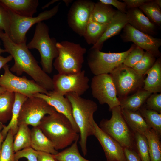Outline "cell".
<instances>
[{
	"mask_svg": "<svg viewBox=\"0 0 161 161\" xmlns=\"http://www.w3.org/2000/svg\"><path fill=\"white\" fill-rule=\"evenodd\" d=\"M10 18L8 10L0 4V31H4L9 35Z\"/></svg>",
	"mask_w": 161,
	"mask_h": 161,
	"instance_id": "obj_39",
	"label": "cell"
},
{
	"mask_svg": "<svg viewBox=\"0 0 161 161\" xmlns=\"http://www.w3.org/2000/svg\"><path fill=\"white\" fill-rule=\"evenodd\" d=\"M6 91H7V90L5 88L0 86V94Z\"/></svg>",
	"mask_w": 161,
	"mask_h": 161,
	"instance_id": "obj_49",
	"label": "cell"
},
{
	"mask_svg": "<svg viewBox=\"0 0 161 161\" xmlns=\"http://www.w3.org/2000/svg\"><path fill=\"white\" fill-rule=\"evenodd\" d=\"M38 161H58L53 155L48 153L37 151Z\"/></svg>",
	"mask_w": 161,
	"mask_h": 161,
	"instance_id": "obj_44",
	"label": "cell"
},
{
	"mask_svg": "<svg viewBox=\"0 0 161 161\" xmlns=\"http://www.w3.org/2000/svg\"><path fill=\"white\" fill-rule=\"evenodd\" d=\"M111 111V118L103 119L99 127L123 148L134 150V133L123 118L120 106L114 107Z\"/></svg>",
	"mask_w": 161,
	"mask_h": 161,
	"instance_id": "obj_6",
	"label": "cell"
},
{
	"mask_svg": "<svg viewBox=\"0 0 161 161\" xmlns=\"http://www.w3.org/2000/svg\"><path fill=\"white\" fill-rule=\"evenodd\" d=\"M122 116L126 123L134 133L144 135L151 128L148 125L139 111H133L121 108Z\"/></svg>",
	"mask_w": 161,
	"mask_h": 161,
	"instance_id": "obj_23",
	"label": "cell"
},
{
	"mask_svg": "<svg viewBox=\"0 0 161 161\" xmlns=\"http://www.w3.org/2000/svg\"><path fill=\"white\" fill-rule=\"evenodd\" d=\"M77 140L71 146L54 155L58 161H90L83 157L80 154Z\"/></svg>",
	"mask_w": 161,
	"mask_h": 161,
	"instance_id": "obj_32",
	"label": "cell"
},
{
	"mask_svg": "<svg viewBox=\"0 0 161 161\" xmlns=\"http://www.w3.org/2000/svg\"><path fill=\"white\" fill-rule=\"evenodd\" d=\"M0 38L3 42L5 52L9 53L14 60V64L10 69L11 72L18 76L25 72L45 89L48 91L53 90L52 78L38 65L26 43L16 44L3 31H0Z\"/></svg>",
	"mask_w": 161,
	"mask_h": 161,
	"instance_id": "obj_1",
	"label": "cell"
},
{
	"mask_svg": "<svg viewBox=\"0 0 161 161\" xmlns=\"http://www.w3.org/2000/svg\"><path fill=\"white\" fill-rule=\"evenodd\" d=\"M18 126L13 142V148L15 153L30 147L31 146V129L26 124H21Z\"/></svg>",
	"mask_w": 161,
	"mask_h": 161,
	"instance_id": "obj_28",
	"label": "cell"
},
{
	"mask_svg": "<svg viewBox=\"0 0 161 161\" xmlns=\"http://www.w3.org/2000/svg\"><path fill=\"white\" fill-rule=\"evenodd\" d=\"M60 3L50 10L44 11L35 17H26L18 15L7 10L10 18L9 36L16 44L26 43V34L29 29L35 24L49 19L58 13Z\"/></svg>",
	"mask_w": 161,
	"mask_h": 161,
	"instance_id": "obj_7",
	"label": "cell"
},
{
	"mask_svg": "<svg viewBox=\"0 0 161 161\" xmlns=\"http://www.w3.org/2000/svg\"><path fill=\"white\" fill-rule=\"evenodd\" d=\"M156 58L151 53L145 51L141 59L132 69L138 74L144 76L154 64Z\"/></svg>",
	"mask_w": 161,
	"mask_h": 161,
	"instance_id": "obj_36",
	"label": "cell"
},
{
	"mask_svg": "<svg viewBox=\"0 0 161 161\" xmlns=\"http://www.w3.org/2000/svg\"><path fill=\"white\" fill-rule=\"evenodd\" d=\"M116 11L111 5L99 1L95 3L90 19L99 23L108 24L113 19Z\"/></svg>",
	"mask_w": 161,
	"mask_h": 161,
	"instance_id": "obj_26",
	"label": "cell"
},
{
	"mask_svg": "<svg viewBox=\"0 0 161 161\" xmlns=\"http://www.w3.org/2000/svg\"><path fill=\"white\" fill-rule=\"evenodd\" d=\"M33 97L43 99L54 107L57 112L65 115L69 120L77 132L79 133L78 128L73 117L71 103L65 96L53 90L48 91L47 94L36 93Z\"/></svg>",
	"mask_w": 161,
	"mask_h": 161,
	"instance_id": "obj_17",
	"label": "cell"
},
{
	"mask_svg": "<svg viewBox=\"0 0 161 161\" xmlns=\"http://www.w3.org/2000/svg\"><path fill=\"white\" fill-rule=\"evenodd\" d=\"M148 125L161 138V113L148 109L143 105L139 110Z\"/></svg>",
	"mask_w": 161,
	"mask_h": 161,
	"instance_id": "obj_31",
	"label": "cell"
},
{
	"mask_svg": "<svg viewBox=\"0 0 161 161\" xmlns=\"http://www.w3.org/2000/svg\"><path fill=\"white\" fill-rule=\"evenodd\" d=\"M65 96L69 101L72 116L79 131V143L84 156L86 155L88 137L93 135V118L97 109L96 103L92 100L84 98L74 93H69Z\"/></svg>",
	"mask_w": 161,
	"mask_h": 161,
	"instance_id": "obj_3",
	"label": "cell"
},
{
	"mask_svg": "<svg viewBox=\"0 0 161 161\" xmlns=\"http://www.w3.org/2000/svg\"><path fill=\"white\" fill-rule=\"evenodd\" d=\"M15 93V100L13 106L12 115L10 121L7 126L4 125L1 131V134L5 139L9 131L11 130L15 135L18 128V119L21 106L28 97L25 95L17 93Z\"/></svg>",
	"mask_w": 161,
	"mask_h": 161,
	"instance_id": "obj_25",
	"label": "cell"
},
{
	"mask_svg": "<svg viewBox=\"0 0 161 161\" xmlns=\"http://www.w3.org/2000/svg\"><path fill=\"white\" fill-rule=\"evenodd\" d=\"M85 72L83 70L75 74L54 75L52 78L53 90L64 96L71 92L81 96L89 88V79Z\"/></svg>",
	"mask_w": 161,
	"mask_h": 161,
	"instance_id": "obj_13",
	"label": "cell"
},
{
	"mask_svg": "<svg viewBox=\"0 0 161 161\" xmlns=\"http://www.w3.org/2000/svg\"><path fill=\"white\" fill-rule=\"evenodd\" d=\"M128 24L135 29L151 35L156 33L155 24L139 8L128 9L126 13Z\"/></svg>",
	"mask_w": 161,
	"mask_h": 161,
	"instance_id": "obj_18",
	"label": "cell"
},
{
	"mask_svg": "<svg viewBox=\"0 0 161 161\" xmlns=\"http://www.w3.org/2000/svg\"><path fill=\"white\" fill-rule=\"evenodd\" d=\"M30 147L37 151H42L54 155L58 153L52 143L43 133L38 126L31 129Z\"/></svg>",
	"mask_w": 161,
	"mask_h": 161,
	"instance_id": "obj_22",
	"label": "cell"
},
{
	"mask_svg": "<svg viewBox=\"0 0 161 161\" xmlns=\"http://www.w3.org/2000/svg\"><path fill=\"white\" fill-rule=\"evenodd\" d=\"M155 2L160 7H161V0H155Z\"/></svg>",
	"mask_w": 161,
	"mask_h": 161,
	"instance_id": "obj_48",
	"label": "cell"
},
{
	"mask_svg": "<svg viewBox=\"0 0 161 161\" xmlns=\"http://www.w3.org/2000/svg\"><path fill=\"white\" fill-rule=\"evenodd\" d=\"M91 87L93 97L100 104H107L110 111L120 106L115 86L110 74L95 75L92 78Z\"/></svg>",
	"mask_w": 161,
	"mask_h": 161,
	"instance_id": "obj_12",
	"label": "cell"
},
{
	"mask_svg": "<svg viewBox=\"0 0 161 161\" xmlns=\"http://www.w3.org/2000/svg\"><path fill=\"white\" fill-rule=\"evenodd\" d=\"M108 24L99 23L90 18L83 36L87 43L95 44L102 36Z\"/></svg>",
	"mask_w": 161,
	"mask_h": 161,
	"instance_id": "obj_29",
	"label": "cell"
},
{
	"mask_svg": "<svg viewBox=\"0 0 161 161\" xmlns=\"http://www.w3.org/2000/svg\"><path fill=\"white\" fill-rule=\"evenodd\" d=\"M56 45L58 55L53 65L58 73L69 75L81 72L86 49L67 41L57 42Z\"/></svg>",
	"mask_w": 161,
	"mask_h": 161,
	"instance_id": "obj_4",
	"label": "cell"
},
{
	"mask_svg": "<svg viewBox=\"0 0 161 161\" xmlns=\"http://www.w3.org/2000/svg\"><path fill=\"white\" fill-rule=\"evenodd\" d=\"M15 100V93L6 91L0 94V122L3 123L10 120Z\"/></svg>",
	"mask_w": 161,
	"mask_h": 161,
	"instance_id": "obj_27",
	"label": "cell"
},
{
	"mask_svg": "<svg viewBox=\"0 0 161 161\" xmlns=\"http://www.w3.org/2000/svg\"><path fill=\"white\" fill-rule=\"evenodd\" d=\"M0 4L18 15L32 17L37 12L39 3L38 0H0Z\"/></svg>",
	"mask_w": 161,
	"mask_h": 161,
	"instance_id": "obj_19",
	"label": "cell"
},
{
	"mask_svg": "<svg viewBox=\"0 0 161 161\" xmlns=\"http://www.w3.org/2000/svg\"><path fill=\"white\" fill-rule=\"evenodd\" d=\"M99 1L104 4L114 6L123 13L126 14V6L124 2L117 0H100Z\"/></svg>",
	"mask_w": 161,
	"mask_h": 161,
	"instance_id": "obj_41",
	"label": "cell"
},
{
	"mask_svg": "<svg viewBox=\"0 0 161 161\" xmlns=\"http://www.w3.org/2000/svg\"><path fill=\"white\" fill-rule=\"evenodd\" d=\"M48 26L42 21L37 24L33 37L27 46L28 49H37L41 57L42 69L46 73L50 74L53 69V61L58 55L56 47L57 42L49 34Z\"/></svg>",
	"mask_w": 161,
	"mask_h": 161,
	"instance_id": "obj_5",
	"label": "cell"
},
{
	"mask_svg": "<svg viewBox=\"0 0 161 161\" xmlns=\"http://www.w3.org/2000/svg\"><path fill=\"white\" fill-rule=\"evenodd\" d=\"M14 135L10 130L2 145L0 152V161H16L13 148Z\"/></svg>",
	"mask_w": 161,
	"mask_h": 161,
	"instance_id": "obj_34",
	"label": "cell"
},
{
	"mask_svg": "<svg viewBox=\"0 0 161 161\" xmlns=\"http://www.w3.org/2000/svg\"><path fill=\"white\" fill-rule=\"evenodd\" d=\"M145 53L144 50L135 44L133 48L125 58L123 64L132 68L141 59Z\"/></svg>",
	"mask_w": 161,
	"mask_h": 161,
	"instance_id": "obj_37",
	"label": "cell"
},
{
	"mask_svg": "<svg viewBox=\"0 0 161 161\" xmlns=\"http://www.w3.org/2000/svg\"><path fill=\"white\" fill-rule=\"evenodd\" d=\"M58 0H52L49 2H48L47 4H46L45 5L42 7L41 8L42 9H44L48 7L50 5L54 3L55 2L59 1Z\"/></svg>",
	"mask_w": 161,
	"mask_h": 161,
	"instance_id": "obj_47",
	"label": "cell"
},
{
	"mask_svg": "<svg viewBox=\"0 0 161 161\" xmlns=\"http://www.w3.org/2000/svg\"><path fill=\"white\" fill-rule=\"evenodd\" d=\"M94 135L98 140L104 151L107 161H126L124 148L99 127L94 120Z\"/></svg>",
	"mask_w": 161,
	"mask_h": 161,
	"instance_id": "obj_16",
	"label": "cell"
},
{
	"mask_svg": "<svg viewBox=\"0 0 161 161\" xmlns=\"http://www.w3.org/2000/svg\"><path fill=\"white\" fill-rule=\"evenodd\" d=\"M135 44L132 45L127 50L121 52H104L91 48L87 56V64L95 75L110 74L123 63Z\"/></svg>",
	"mask_w": 161,
	"mask_h": 161,
	"instance_id": "obj_8",
	"label": "cell"
},
{
	"mask_svg": "<svg viewBox=\"0 0 161 161\" xmlns=\"http://www.w3.org/2000/svg\"><path fill=\"white\" fill-rule=\"evenodd\" d=\"M128 24L126 14L117 10L100 38L91 48L100 50L104 42L118 34Z\"/></svg>",
	"mask_w": 161,
	"mask_h": 161,
	"instance_id": "obj_20",
	"label": "cell"
},
{
	"mask_svg": "<svg viewBox=\"0 0 161 161\" xmlns=\"http://www.w3.org/2000/svg\"><path fill=\"white\" fill-rule=\"evenodd\" d=\"M143 88L151 93L161 92V59L156 60L152 66L147 72Z\"/></svg>",
	"mask_w": 161,
	"mask_h": 161,
	"instance_id": "obj_21",
	"label": "cell"
},
{
	"mask_svg": "<svg viewBox=\"0 0 161 161\" xmlns=\"http://www.w3.org/2000/svg\"><path fill=\"white\" fill-rule=\"evenodd\" d=\"M139 8L151 22L159 26H161V7L154 1L150 0L142 4Z\"/></svg>",
	"mask_w": 161,
	"mask_h": 161,
	"instance_id": "obj_33",
	"label": "cell"
},
{
	"mask_svg": "<svg viewBox=\"0 0 161 161\" xmlns=\"http://www.w3.org/2000/svg\"><path fill=\"white\" fill-rule=\"evenodd\" d=\"M3 75L0 76V86L7 91L20 93L28 97H33L36 93L47 94L48 91L37 83L34 80L25 76L20 77L15 75L10 70L9 65L5 64L2 68Z\"/></svg>",
	"mask_w": 161,
	"mask_h": 161,
	"instance_id": "obj_10",
	"label": "cell"
},
{
	"mask_svg": "<svg viewBox=\"0 0 161 161\" xmlns=\"http://www.w3.org/2000/svg\"><path fill=\"white\" fill-rule=\"evenodd\" d=\"M37 151L29 147L18 151L15 154L16 161L21 158H25L27 161H38Z\"/></svg>",
	"mask_w": 161,
	"mask_h": 161,
	"instance_id": "obj_40",
	"label": "cell"
},
{
	"mask_svg": "<svg viewBox=\"0 0 161 161\" xmlns=\"http://www.w3.org/2000/svg\"><path fill=\"white\" fill-rule=\"evenodd\" d=\"M5 52V51L4 49H2L0 47V56L1 55V54L2 53H4Z\"/></svg>",
	"mask_w": 161,
	"mask_h": 161,
	"instance_id": "obj_50",
	"label": "cell"
},
{
	"mask_svg": "<svg viewBox=\"0 0 161 161\" xmlns=\"http://www.w3.org/2000/svg\"><path fill=\"white\" fill-rule=\"evenodd\" d=\"M150 0H123L126 4L127 9L139 8L144 3L149 1Z\"/></svg>",
	"mask_w": 161,
	"mask_h": 161,
	"instance_id": "obj_43",
	"label": "cell"
},
{
	"mask_svg": "<svg viewBox=\"0 0 161 161\" xmlns=\"http://www.w3.org/2000/svg\"><path fill=\"white\" fill-rule=\"evenodd\" d=\"M95 3L89 0H78L70 7L67 14L69 26L80 36L84 34L93 10Z\"/></svg>",
	"mask_w": 161,
	"mask_h": 161,
	"instance_id": "obj_14",
	"label": "cell"
},
{
	"mask_svg": "<svg viewBox=\"0 0 161 161\" xmlns=\"http://www.w3.org/2000/svg\"><path fill=\"white\" fill-rule=\"evenodd\" d=\"M144 135L148 141L150 161H161V138L151 129Z\"/></svg>",
	"mask_w": 161,
	"mask_h": 161,
	"instance_id": "obj_30",
	"label": "cell"
},
{
	"mask_svg": "<svg viewBox=\"0 0 161 161\" xmlns=\"http://www.w3.org/2000/svg\"><path fill=\"white\" fill-rule=\"evenodd\" d=\"M3 124L0 122V152L2 144L4 139L1 134V131L3 128Z\"/></svg>",
	"mask_w": 161,
	"mask_h": 161,
	"instance_id": "obj_46",
	"label": "cell"
},
{
	"mask_svg": "<svg viewBox=\"0 0 161 161\" xmlns=\"http://www.w3.org/2000/svg\"><path fill=\"white\" fill-rule=\"evenodd\" d=\"M121 37L124 42H132L143 50L151 53L156 57H160L159 48L161 40L135 29L129 24L123 28Z\"/></svg>",
	"mask_w": 161,
	"mask_h": 161,
	"instance_id": "obj_15",
	"label": "cell"
},
{
	"mask_svg": "<svg viewBox=\"0 0 161 161\" xmlns=\"http://www.w3.org/2000/svg\"><path fill=\"white\" fill-rule=\"evenodd\" d=\"M134 133V150L141 161H150L148 145L145 135L138 133Z\"/></svg>",
	"mask_w": 161,
	"mask_h": 161,
	"instance_id": "obj_35",
	"label": "cell"
},
{
	"mask_svg": "<svg viewBox=\"0 0 161 161\" xmlns=\"http://www.w3.org/2000/svg\"><path fill=\"white\" fill-rule=\"evenodd\" d=\"M38 126L57 151L67 147L79 139V134L68 119L57 112L44 116Z\"/></svg>",
	"mask_w": 161,
	"mask_h": 161,
	"instance_id": "obj_2",
	"label": "cell"
},
{
	"mask_svg": "<svg viewBox=\"0 0 161 161\" xmlns=\"http://www.w3.org/2000/svg\"><path fill=\"white\" fill-rule=\"evenodd\" d=\"M144 105L148 109L161 113V93H152Z\"/></svg>",
	"mask_w": 161,
	"mask_h": 161,
	"instance_id": "obj_38",
	"label": "cell"
},
{
	"mask_svg": "<svg viewBox=\"0 0 161 161\" xmlns=\"http://www.w3.org/2000/svg\"><path fill=\"white\" fill-rule=\"evenodd\" d=\"M57 112L43 99L32 97H28L23 103L18 119V125L24 124L33 127L38 126L46 115Z\"/></svg>",
	"mask_w": 161,
	"mask_h": 161,
	"instance_id": "obj_11",
	"label": "cell"
},
{
	"mask_svg": "<svg viewBox=\"0 0 161 161\" xmlns=\"http://www.w3.org/2000/svg\"><path fill=\"white\" fill-rule=\"evenodd\" d=\"M119 99L126 97L143 88L144 76L123 64L110 74Z\"/></svg>",
	"mask_w": 161,
	"mask_h": 161,
	"instance_id": "obj_9",
	"label": "cell"
},
{
	"mask_svg": "<svg viewBox=\"0 0 161 161\" xmlns=\"http://www.w3.org/2000/svg\"><path fill=\"white\" fill-rule=\"evenodd\" d=\"M124 152L126 161H141L134 150L124 148Z\"/></svg>",
	"mask_w": 161,
	"mask_h": 161,
	"instance_id": "obj_42",
	"label": "cell"
},
{
	"mask_svg": "<svg viewBox=\"0 0 161 161\" xmlns=\"http://www.w3.org/2000/svg\"><path fill=\"white\" fill-rule=\"evenodd\" d=\"M151 94L142 88L131 95L119 99L120 106L122 109L133 111H139Z\"/></svg>",
	"mask_w": 161,
	"mask_h": 161,
	"instance_id": "obj_24",
	"label": "cell"
},
{
	"mask_svg": "<svg viewBox=\"0 0 161 161\" xmlns=\"http://www.w3.org/2000/svg\"><path fill=\"white\" fill-rule=\"evenodd\" d=\"M13 58L12 56L10 55L6 57L0 56V69L8 62L11 61Z\"/></svg>",
	"mask_w": 161,
	"mask_h": 161,
	"instance_id": "obj_45",
	"label": "cell"
}]
</instances>
